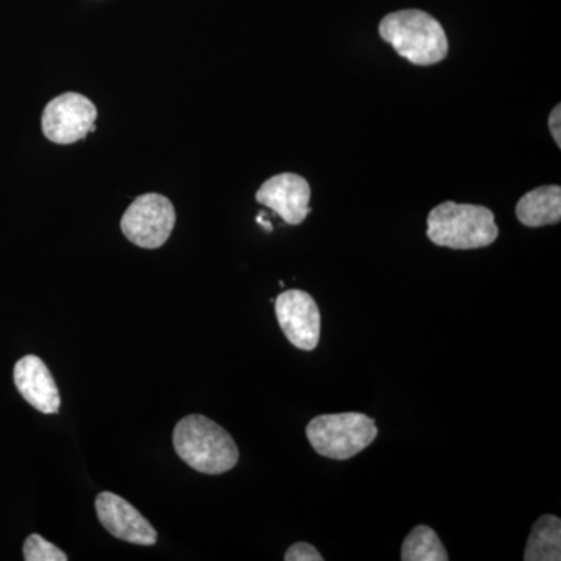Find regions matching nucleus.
<instances>
[{"mask_svg": "<svg viewBox=\"0 0 561 561\" xmlns=\"http://www.w3.org/2000/svg\"><path fill=\"white\" fill-rule=\"evenodd\" d=\"M173 448L184 463L203 474H224L239 461V448L231 435L208 416L187 415L179 421Z\"/></svg>", "mask_w": 561, "mask_h": 561, "instance_id": "obj_1", "label": "nucleus"}, {"mask_svg": "<svg viewBox=\"0 0 561 561\" xmlns=\"http://www.w3.org/2000/svg\"><path fill=\"white\" fill-rule=\"evenodd\" d=\"M379 35L412 65H437L448 57V38L440 22L421 10L387 14L379 24Z\"/></svg>", "mask_w": 561, "mask_h": 561, "instance_id": "obj_2", "label": "nucleus"}, {"mask_svg": "<svg viewBox=\"0 0 561 561\" xmlns=\"http://www.w3.org/2000/svg\"><path fill=\"white\" fill-rule=\"evenodd\" d=\"M500 236L493 210L485 206L445 202L427 216V238L438 247L476 250L489 247Z\"/></svg>", "mask_w": 561, "mask_h": 561, "instance_id": "obj_3", "label": "nucleus"}, {"mask_svg": "<svg viewBox=\"0 0 561 561\" xmlns=\"http://www.w3.org/2000/svg\"><path fill=\"white\" fill-rule=\"evenodd\" d=\"M306 435L319 456L348 460L376 440L378 427L376 421L365 413H330L311 420Z\"/></svg>", "mask_w": 561, "mask_h": 561, "instance_id": "obj_4", "label": "nucleus"}, {"mask_svg": "<svg viewBox=\"0 0 561 561\" xmlns=\"http://www.w3.org/2000/svg\"><path fill=\"white\" fill-rule=\"evenodd\" d=\"M176 224L172 202L161 194H144L128 206L121 220L125 238L140 249H160Z\"/></svg>", "mask_w": 561, "mask_h": 561, "instance_id": "obj_5", "label": "nucleus"}, {"mask_svg": "<svg viewBox=\"0 0 561 561\" xmlns=\"http://www.w3.org/2000/svg\"><path fill=\"white\" fill-rule=\"evenodd\" d=\"M98 116V108L90 99L79 92H66L47 103L41 127L50 142L69 146L95 130Z\"/></svg>", "mask_w": 561, "mask_h": 561, "instance_id": "obj_6", "label": "nucleus"}, {"mask_svg": "<svg viewBox=\"0 0 561 561\" xmlns=\"http://www.w3.org/2000/svg\"><path fill=\"white\" fill-rule=\"evenodd\" d=\"M280 331L295 348L312 351L320 342L321 317L317 301L308 291L286 290L275 300Z\"/></svg>", "mask_w": 561, "mask_h": 561, "instance_id": "obj_7", "label": "nucleus"}, {"mask_svg": "<svg viewBox=\"0 0 561 561\" xmlns=\"http://www.w3.org/2000/svg\"><path fill=\"white\" fill-rule=\"evenodd\" d=\"M95 512L99 522L117 540L131 542V545H157L158 534L146 518L130 502L117 496L111 491H102L95 497Z\"/></svg>", "mask_w": 561, "mask_h": 561, "instance_id": "obj_8", "label": "nucleus"}, {"mask_svg": "<svg viewBox=\"0 0 561 561\" xmlns=\"http://www.w3.org/2000/svg\"><path fill=\"white\" fill-rule=\"evenodd\" d=\"M311 201V186L297 173H279L265 181L256 192V202L275 210L289 225L306 220Z\"/></svg>", "mask_w": 561, "mask_h": 561, "instance_id": "obj_9", "label": "nucleus"}, {"mask_svg": "<svg viewBox=\"0 0 561 561\" xmlns=\"http://www.w3.org/2000/svg\"><path fill=\"white\" fill-rule=\"evenodd\" d=\"M14 383L22 398L36 411L44 415H55L60 411V390L49 368L38 356L28 354L16 362Z\"/></svg>", "mask_w": 561, "mask_h": 561, "instance_id": "obj_10", "label": "nucleus"}, {"mask_svg": "<svg viewBox=\"0 0 561 561\" xmlns=\"http://www.w3.org/2000/svg\"><path fill=\"white\" fill-rule=\"evenodd\" d=\"M516 217L529 228L560 224L561 187L541 186L527 192L516 205Z\"/></svg>", "mask_w": 561, "mask_h": 561, "instance_id": "obj_11", "label": "nucleus"}, {"mask_svg": "<svg viewBox=\"0 0 561 561\" xmlns=\"http://www.w3.org/2000/svg\"><path fill=\"white\" fill-rule=\"evenodd\" d=\"M526 561H560L561 560V522L559 516L545 515L531 527L527 540Z\"/></svg>", "mask_w": 561, "mask_h": 561, "instance_id": "obj_12", "label": "nucleus"}, {"mask_svg": "<svg viewBox=\"0 0 561 561\" xmlns=\"http://www.w3.org/2000/svg\"><path fill=\"white\" fill-rule=\"evenodd\" d=\"M401 560L448 561L449 557L434 529L427 526H416L402 542Z\"/></svg>", "mask_w": 561, "mask_h": 561, "instance_id": "obj_13", "label": "nucleus"}, {"mask_svg": "<svg viewBox=\"0 0 561 561\" xmlns=\"http://www.w3.org/2000/svg\"><path fill=\"white\" fill-rule=\"evenodd\" d=\"M25 561H68V556L61 551L54 542L38 534H33L24 542Z\"/></svg>", "mask_w": 561, "mask_h": 561, "instance_id": "obj_14", "label": "nucleus"}, {"mask_svg": "<svg viewBox=\"0 0 561 561\" xmlns=\"http://www.w3.org/2000/svg\"><path fill=\"white\" fill-rule=\"evenodd\" d=\"M284 560L286 561H323V557L320 556V552L313 548L309 542H297V545L290 546L287 549L286 556H284Z\"/></svg>", "mask_w": 561, "mask_h": 561, "instance_id": "obj_15", "label": "nucleus"}, {"mask_svg": "<svg viewBox=\"0 0 561 561\" xmlns=\"http://www.w3.org/2000/svg\"><path fill=\"white\" fill-rule=\"evenodd\" d=\"M561 106L557 105L552 110L551 116H549V130L553 140H556L557 147H561Z\"/></svg>", "mask_w": 561, "mask_h": 561, "instance_id": "obj_16", "label": "nucleus"}]
</instances>
